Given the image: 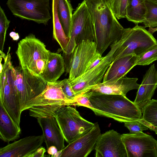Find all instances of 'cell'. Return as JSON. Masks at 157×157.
Returning <instances> with one entry per match:
<instances>
[{
	"instance_id": "obj_1",
	"label": "cell",
	"mask_w": 157,
	"mask_h": 157,
	"mask_svg": "<svg viewBox=\"0 0 157 157\" xmlns=\"http://www.w3.org/2000/svg\"><path fill=\"white\" fill-rule=\"evenodd\" d=\"M84 0L94 26V41L97 51L102 56L109 46L121 39L124 28L117 20L106 0Z\"/></svg>"
},
{
	"instance_id": "obj_2",
	"label": "cell",
	"mask_w": 157,
	"mask_h": 157,
	"mask_svg": "<svg viewBox=\"0 0 157 157\" xmlns=\"http://www.w3.org/2000/svg\"><path fill=\"white\" fill-rule=\"evenodd\" d=\"M89 100L92 105L90 109L97 115L124 123L139 121L142 117L141 109L124 95L93 91Z\"/></svg>"
},
{
	"instance_id": "obj_3",
	"label": "cell",
	"mask_w": 157,
	"mask_h": 157,
	"mask_svg": "<svg viewBox=\"0 0 157 157\" xmlns=\"http://www.w3.org/2000/svg\"><path fill=\"white\" fill-rule=\"evenodd\" d=\"M63 80L47 82L43 91L31 100L24 111L29 109V116L36 119L54 117L61 108L67 105H76V103L68 99L63 93Z\"/></svg>"
},
{
	"instance_id": "obj_4",
	"label": "cell",
	"mask_w": 157,
	"mask_h": 157,
	"mask_svg": "<svg viewBox=\"0 0 157 157\" xmlns=\"http://www.w3.org/2000/svg\"><path fill=\"white\" fill-rule=\"evenodd\" d=\"M123 36V42L114 53L113 61L130 54L138 56L157 44L152 33L138 25L132 28H124Z\"/></svg>"
},
{
	"instance_id": "obj_5",
	"label": "cell",
	"mask_w": 157,
	"mask_h": 157,
	"mask_svg": "<svg viewBox=\"0 0 157 157\" xmlns=\"http://www.w3.org/2000/svg\"><path fill=\"white\" fill-rule=\"evenodd\" d=\"M15 68L16 95L22 113L27 103L43 91L47 82L41 76L23 69L20 66Z\"/></svg>"
},
{
	"instance_id": "obj_6",
	"label": "cell",
	"mask_w": 157,
	"mask_h": 157,
	"mask_svg": "<svg viewBox=\"0 0 157 157\" xmlns=\"http://www.w3.org/2000/svg\"><path fill=\"white\" fill-rule=\"evenodd\" d=\"M54 117L68 144L88 132L94 125L82 118L75 108L70 105L60 108Z\"/></svg>"
},
{
	"instance_id": "obj_7",
	"label": "cell",
	"mask_w": 157,
	"mask_h": 157,
	"mask_svg": "<svg viewBox=\"0 0 157 157\" xmlns=\"http://www.w3.org/2000/svg\"><path fill=\"white\" fill-rule=\"evenodd\" d=\"M95 36L94 24L86 2L83 0L78 4L73 14L71 36L65 54H71L76 46L83 40L94 41Z\"/></svg>"
},
{
	"instance_id": "obj_8",
	"label": "cell",
	"mask_w": 157,
	"mask_h": 157,
	"mask_svg": "<svg viewBox=\"0 0 157 157\" xmlns=\"http://www.w3.org/2000/svg\"><path fill=\"white\" fill-rule=\"evenodd\" d=\"M99 54L95 43L89 40H83L77 45L71 54L63 53L65 71L69 74V81L86 72L89 63Z\"/></svg>"
},
{
	"instance_id": "obj_9",
	"label": "cell",
	"mask_w": 157,
	"mask_h": 157,
	"mask_svg": "<svg viewBox=\"0 0 157 157\" xmlns=\"http://www.w3.org/2000/svg\"><path fill=\"white\" fill-rule=\"evenodd\" d=\"M13 15L21 19L46 24L51 18L49 0H8Z\"/></svg>"
},
{
	"instance_id": "obj_10",
	"label": "cell",
	"mask_w": 157,
	"mask_h": 157,
	"mask_svg": "<svg viewBox=\"0 0 157 157\" xmlns=\"http://www.w3.org/2000/svg\"><path fill=\"white\" fill-rule=\"evenodd\" d=\"M50 52L44 43L31 33L20 41L16 53L20 66L35 74L36 63L40 59H48Z\"/></svg>"
},
{
	"instance_id": "obj_11",
	"label": "cell",
	"mask_w": 157,
	"mask_h": 157,
	"mask_svg": "<svg viewBox=\"0 0 157 157\" xmlns=\"http://www.w3.org/2000/svg\"><path fill=\"white\" fill-rule=\"evenodd\" d=\"M123 39L122 36L118 41L111 45L110 51L103 57L98 64L70 82L76 96L86 92L89 87L101 82L107 69L113 61L114 53L122 43Z\"/></svg>"
},
{
	"instance_id": "obj_12",
	"label": "cell",
	"mask_w": 157,
	"mask_h": 157,
	"mask_svg": "<svg viewBox=\"0 0 157 157\" xmlns=\"http://www.w3.org/2000/svg\"><path fill=\"white\" fill-rule=\"evenodd\" d=\"M128 157H157V141L143 132L121 134Z\"/></svg>"
},
{
	"instance_id": "obj_13",
	"label": "cell",
	"mask_w": 157,
	"mask_h": 157,
	"mask_svg": "<svg viewBox=\"0 0 157 157\" xmlns=\"http://www.w3.org/2000/svg\"><path fill=\"white\" fill-rule=\"evenodd\" d=\"M94 149L96 157H128L121 135L113 129L100 135Z\"/></svg>"
},
{
	"instance_id": "obj_14",
	"label": "cell",
	"mask_w": 157,
	"mask_h": 157,
	"mask_svg": "<svg viewBox=\"0 0 157 157\" xmlns=\"http://www.w3.org/2000/svg\"><path fill=\"white\" fill-rule=\"evenodd\" d=\"M101 134L98 122L88 132L77 139L64 148L60 157H87L94 149Z\"/></svg>"
},
{
	"instance_id": "obj_15",
	"label": "cell",
	"mask_w": 157,
	"mask_h": 157,
	"mask_svg": "<svg viewBox=\"0 0 157 157\" xmlns=\"http://www.w3.org/2000/svg\"><path fill=\"white\" fill-rule=\"evenodd\" d=\"M15 70L13 66L9 67L7 77L3 92L0 95V102L12 119L20 126L21 112L17 100L15 86Z\"/></svg>"
},
{
	"instance_id": "obj_16",
	"label": "cell",
	"mask_w": 157,
	"mask_h": 157,
	"mask_svg": "<svg viewBox=\"0 0 157 157\" xmlns=\"http://www.w3.org/2000/svg\"><path fill=\"white\" fill-rule=\"evenodd\" d=\"M44 141L43 134L25 137L0 149V157H29Z\"/></svg>"
},
{
	"instance_id": "obj_17",
	"label": "cell",
	"mask_w": 157,
	"mask_h": 157,
	"mask_svg": "<svg viewBox=\"0 0 157 157\" xmlns=\"http://www.w3.org/2000/svg\"><path fill=\"white\" fill-rule=\"evenodd\" d=\"M138 78L125 76L120 78L102 82L88 87L86 92L90 90L103 94L125 96L130 90L138 89L140 86L137 83Z\"/></svg>"
},
{
	"instance_id": "obj_18",
	"label": "cell",
	"mask_w": 157,
	"mask_h": 157,
	"mask_svg": "<svg viewBox=\"0 0 157 157\" xmlns=\"http://www.w3.org/2000/svg\"><path fill=\"white\" fill-rule=\"evenodd\" d=\"M42 129L47 148L55 146L58 151L64 149L65 138L55 117L37 119Z\"/></svg>"
},
{
	"instance_id": "obj_19",
	"label": "cell",
	"mask_w": 157,
	"mask_h": 157,
	"mask_svg": "<svg viewBox=\"0 0 157 157\" xmlns=\"http://www.w3.org/2000/svg\"><path fill=\"white\" fill-rule=\"evenodd\" d=\"M157 87V71L153 64L144 75L134 102L141 109L151 99Z\"/></svg>"
},
{
	"instance_id": "obj_20",
	"label": "cell",
	"mask_w": 157,
	"mask_h": 157,
	"mask_svg": "<svg viewBox=\"0 0 157 157\" xmlns=\"http://www.w3.org/2000/svg\"><path fill=\"white\" fill-rule=\"evenodd\" d=\"M137 58L135 55L130 54L113 61L104 75L102 82L126 76L136 65Z\"/></svg>"
},
{
	"instance_id": "obj_21",
	"label": "cell",
	"mask_w": 157,
	"mask_h": 157,
	"mask_svg": "<svg viewBox=\"0 0 157 157\" xmlns=\"http://www.w3.org/2000/svg\"><path fill=\"white\" fill-rule=\"evenodd\" d=\"M21 133L20 126L12 119L0 102V139L9 143L19 138Z\"/></svg>"
},
{
	"instance_id": "obj_22",
	"label": "cell",
	"mask_w": 157,
	"mask_h": 157,
	"mask_svg": "<svg viewBox=\"0 0 157 157\" xmlns=\"http://www.w3.org/2000/svg\"><path fill=\"white\" fill-rule=\"evenodd\" d=\"M65 71L63 58L61 54L50 52L48 62L41 76L47 82L57 81Z\"/></svg>"
},
{
	"instance_id": "obj_23",
	"label": "cell",
	"mask_w": 157,
	"mask_h": 157,
	"mask_svg": "<svg viewBox=\"0 0 157 157\" xmlns=\"http://www.w3.org/2000/svg\"><path fill=\"white\" fill-rule=\"evenodd\" d=\"M58 0H52L53 37L60 46L63 53H66L69 41L59 21L58 13Z\"/></svg>"
},
{
	"instance_id": "obj_24",
	"label": "cell",
	"mask_w": 157,
	"mask_h": 157,
	"mask_svg": "<svg viewBox=\"0 0 157 157\" xmlns=\"http://www.w3.org/2000/svg\"><path fill=\"white\" fill-rule=\"evenodd\" d=\"M58 16L66 36L70 39L72 17L73 8L68 0H58Z\"/></svg>"
},
{
	"instance_id": "obj_25",
	"label": "cell",
	"mask_w": 157,
	"mask_h": 157,
	"mask_svg": "<svg viewBox=\"0 0 157 157\" xmlns=\"http://www.w3.org/2000/svg\"><path fill=\"white\" fill-rule=\"evenodd\" d=\"M145 0H128L126 18L128 20L136 25L144 22L147 10Z\"/></svg>"
},
{
	"instance_id": "obj_26",
	"label": "cell",
	"mask_w": 157,
	"mask_h": 157,
	"mask_svg": "<svg viewBox=\"0 0 157 157\" xmlns=\"http://www.w3.org/2000/svg\"><path fill=\"white\" fill-rule=\"evenodd\" d=\"M141 110L142 117L139 121L157 134V100L151 99Z\"/></svg>"
},
{
	"instance_id": "obj_27",
	"label": "cell",
	"mask_w": 157,
	"mask_h": 157,
	"mask_svg": "<svg viewBox=\"0 0 157 157\" xmlns=\"http://www.w3.org/2000/svg\"><path fill=\"white\" fill-rule=\"evenodd\" d=\"M145 4L147 10L145 19L143 23L144 27H157V5L147 0H145Z\"/></svg>"
},
{
	"instance_id": "obj_28",
	"label": "cell",
	"mask_w": 157,
	"mask_h": 157,
	"mask_svg": "<svg viewBox=\"0 0 157 157\" xmlns=\"http://www.w3.org/2000/svg\"><path fill=\"white\" fill-rule=\"evenodd\" d=\"M108 5L118 19L126 18L129 0H106Z\"/></svg>"
},
{
	"instance_id": "obj_29",
	"label": "cell",
	"mask_w": 157,
	"mask_h": 157,
	"mask_svg": "<svg viewBox=\"0 0 157 157\" xmlns=\"http://www.w3.org/2000/svg\"><path fill=\"white\" fill-rule=\"evenodd\" d=\"M157 60V44L138 56L136 65L146 66Z\"/></svg>"
},
{
	"instance_id": "obj_30",
	"label": "cell",
	"mask_w": 157,
	"mask_h": 157,
	"mask_svg": "<svg viewBox=\"0 0 157 157\" xmlns=\"http://www.w3.org/2000/svg\"><path fill=\"white\" fill-rule=\"evenodd\" d=\"M10 21L7 18L5 13L0 7V50L3 51L6 34L9 26Z\"/></svg>"
},
{
	"instance_id": "obj_31",
	"label": "cell",
	"mask_w": 157,
	"mask_h": 157,
	"mask_svg": "<svg viewBox=\"0 0 157 157\" xmlns=\"http://www.w3.org/2000/svg\"><path fill=\"white\" fill-rule=\"evenodd\" d=\"M124 126L129 130L130 133L135 134L143 132L149 129L145 124L138 121L126 122L124 123Z\"/></svg>"
},
{
	"instance_id": "obj_32",
	"label": "cell",
	"mask_w": 157,
	"mask_h": 157,
	"mask_svg": "<svg viewBox=\"0 0 157 157\" xmlns=\"http://www.w3.org/2000/svg\"><path fill=\"white\" fill-rule=\"evenodd\" d=\"M92 92L90 90L76 96L75 99L76 105L85 107L90 109L92 105L89 98Z\"/></svg>"
},
{
	"instance_id": "obj_33",
	"label": "cell",
	"mask_w": 157,
	"mask_h": 157,
	"mask_svg": "<svg viewBox=\"0 0 157 157\" xmlns=\"http://www.w3.org/2000/svg\"><path fill=\"white\" fill-rule=\"evenodd\" d=\"M62 90L63 93L68 99L75 102V99L76 96L71 86L70 82L68 78L63 79V85L62 86Z\"/></svg>"
},
{
	"instance_id": "obj_34",
	"label": "cell",
	"mask_w": 157,
	"mask_h": 157,
	"mask_svg": "<svg viewBox=\"0 0 157 157\" xmlns=\"http://www.w3.org/2000/svg\"><path fill=\"white\" fill-rule=\"evenodd\" d=\"M103 57H102L100 54L97 56L89 63L86 71L92 69L98 64L103 59Z\"/></svg>"
},
{
	"instance_id": "obj_35",
	"label": "cell",
	"mask_w": 157,
	"mask_h": 157,
	"mask_svg": "<svg viewBox=\"0 0 157 157\" xmlns=\"http://www.w3.org/2000/svg\"><path fill=\"white\" fill-rule=\"evenodd\" d=\"M46 151L45 148L41 146L30 155L29 157H44Z\"/></svg>"
},
{
	"instance_id": "obj_36",
	"label": "cell",
	"mask_w": 157,
	"mask_h": 157,
	"mask_svg": "<svg viewBox=\"0 0 157 157\" xmlns=\"http://www.w3.org/2000/svg\"><path fill=\"white\" fill-rule=\"evenodd\" d=\"M47 149L48 153L52 157H55L58 151L57 148L54 146H51Z\"/></svg>"
},
{
	"instance_id": "obj_37",
	"label": "cell",
	"mask_w": 157,
	"mask_h": 157,
	"mask_svg": "<svg viewBox=\"0 0 157 157\" xmlns=\"http://www.w3.org/2000/svg\"><path fill=\"white\" fill-rule=\"evenodd\" d=\"M10 36L14 40H18L19 38V35L17 33L15 32H12L10 34Z\"/></svg>"
},
{
	"instance_id": "obj_38",
	"label": "cell",
	"mask_w": 157,
	"mask_h": 157,
	"mask_svg": "<svg viewBox=\"0 0 157 157\" xmlns=\"http://www.w3.org/2000/svg\"><path fill=\"white\" fill-rule=\"evenodd\" d=\"M148 31L151 33H152L157 31V27L155 28H149Z\"/></svg>"
},
{
	"instance_id": "obj_39",
	"label": "cell",
	"mask_w": 157,
	"mask_h": 157,
	"mask_svg": "<svg viewBox=\"0 0 157 157\" xmlns=\"http://www.w3.org/2000/svg\"><path fill=\"white\" fill-rule=\"evenodd\" d=\"M157 5V0H147Z\"/></svg>"
},
{
	"instance_id": "obj_40",
	"label": "cell",
	"mask_w": 157,
	"mask_h": 157,
	"mask_svg": "<svg viewBox=\"0 0 157 157\" xmlns=\"http://www.w3.org/2000/svg\"></svg>"
}]
</instances>
